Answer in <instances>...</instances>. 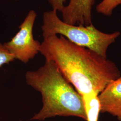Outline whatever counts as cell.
<instances>
[{"instance_id":"obj_1","label":"cell","mask_w":121,"mask_h":121,"mask_svg":"<svg viewBox=\"0 0 121 121\" xmlns=\"http://www.w3.org/2000/svg\"><path fill=\"white\" fill-rule=\"evenodd\" d=\"M39 52L45 60L56 64L82 96L92 93L99 95L110 82L121 75L114 62L72 43L61 35L43 39Z\"/></svg>"},{"instance_id":"obj_5","label":"cell","mask_w":121,"mask_h":121,"mask_svg":"<svg viewBox=\"0 0 121 121\" xmlns=\"http://www.w3.org/2000/svg\"><path fill=\"white\" fill-rule=\"evenodd\" d=\"M95 0H69L61 11L62 20L71 24L87 26L92 22V9Z\"/></svg>"},{"instance_id":"obj_8","label":"cell","mask_w":121,"mask_h":121,"mask_svg":"<svg viewBox=\"0 0 121 121\" xmlns=\"http://www.w3.org/2000/svg\"><path fill=\"white\" fill-rule=\"evenodd\" d=\"M120 5L121 0H102L96 5V10L105 16H110L113 10Z\"/></svg>"},{"instance_id":"obj_10","label":"cell","mask_w":121,"mask_h":121,"mask_svg":"<svg viewBox=\"0 0 121 121\" xmlns=\"http://www.w3.org/2000/svg\"><path fill=\"white\" fill-rule=\"evenodd\" d=\"M52 10L61 12L65 6L66 0H48Z\"/></svg>"},{"instance_id":"obj_9","label":"cell","mask_w":121,"mask_h":121,"mask_svg":"<svg viewBox=\"0 0 121 121\" xmlns=\"http://www.w3.org/2000/svg\"><path fill=\"white\" fill-rule=\"evenodd\" d=\"M15 57L0 43V67L4 64H8L14 60Z\"/></svg>"},{"instance_id":"obj_11","label":"cell","mask_w":121,"mask_h":121,"mask_svg":"<svg viewBox=\"0 0 121 121\" xmlns=\"http://www.w3.org/2000/svg\"></svg>"},{"instance_id":"obj_7","label":"cell","mask_w":121,"mask_h":121,"mask_svg":"<svg viewBox=\"0 0 121 121\" xmlns=\"http://www.w3.org/2000/svg\"><path fill=\"white\" fill-rule=\"evenodd\" d=\"M98 96L95 93L82 96L87 121H98L100 107Z\"/></svg>"},{"instance_id":"obj_6","label":"cell","mask_w":121,"mask_h":121,"mask_svg":"<svg viewBox=\"0 0 121 121\" xmlns=\"http://www.w3.org/2000/svg\"><path fill=\"white\" fill-rule=\"evenodd\" d=\"M100 112L121 119V75L107 85L98 95Z\"/></svg>"},{"instance_id":"obj_3","label":"cell","mask_w":121,"mask_h":121,"mask_svg":"<svg viewBox=\"0 0 121 121\" xmlns=\"http://www.w3.org/2000/svg\"><path fill=\"white\" fill-rule=\"evenodd\" d=\"M57 12L52 9L43 13L41 27L43 39L53 35H61L72 43L107 58L108 47L119 36V31L106 33L99 30L93 23L87 26L69 24L60 19Z\"/></svg>"},{"instance_id":"obj_2","label":"cell","mask_w":121,"mask_h":121,"mask_svg":"<svg viewBox=\"0 0 121 121\" xmlns=\"http://www.w3.org/2000/svg\"><path fill=\"white\" fill-rule=\"evenodd\" d=\"M26 83L42 95L43 106L31 120L43 121L52 117L74 116L86 121L82 96L61 73L52 61L25 74Z\"/></svg>"},{"instance_id":"obj_4","label":"cell","mask_w":121,"mask_h":121,"mask_svg":"<svg viewBox=\"0 0 121 121\" xmlns=\"http://www.w3.org/2000/svg\"><path fill=\"white\" fill-rule=\"evenodd\" d=\"M37 13L30 10L22 23L19 30L11 39L3 44L15 59L27 63L39 52L41 43L34 38L33 29Z\"/></svg>"}]
</instances>
